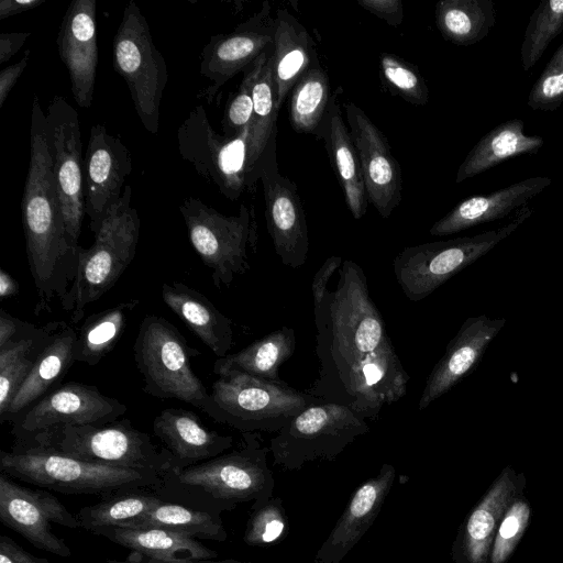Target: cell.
<instances>
[{"label":"cell","mask_w":563,"mask_h":563,"mask_svg":"<svg viewBox=\"0 0 563 563\" xmlns=\"http://www.w3.org/2000/svg\"><path fill=\"white\" fill-rule=\"evenodd\" d=\"M313 319L319 368L307 394L321 404L345 406L365 420L377 419L384 407L407 394L410 376L357 263L343 261L335 287L313 306Z\"/></svg>","instance_id":"cell-1"},{"label":"cell","mask_w":563,"mask_h":563,"mask_svg":"<svg viewBox=\"0 0 563 563\" xmlns=\"http://www.w3.org/2000/svg\"><path fill=\"white\" fill-rule=\"evenodd\" d=\"M22 223L26 256L38 296L36 311L62 301L74 282L81 246L69 243L45 132V113L33 97L30 163L24 183Z\"/></svg>","instance_id":"cell-2"},{"label":"cell","mask_w":563,"mask_h":563,"mask_svg":"<svg viewBox=\"0 0 563 563\" xmlns=\"http://www.w3.org/2000/svg\"><path fill=\"white\" fill-rule=\"evenodd\" d=\"M13 452L49 451L91 463L150 470L161 476L173 468V456L156 445L151 435L137 430L129 419L104 424L65 426L36 435Z\"/></svg>","instance_id":"cell-3"},{"label":"cell","mask_w":563,"mask_h":563,"mask_svg":"<svg viewBox=\"0 0 563 563\" xmlns=\"http://www.w3.org/2000/svg\"><path fill=\"white\" fill-rule=\"evenodd\" d=\"M131 201L132 187L126 185L121 198L108 209L92 245L79 251L74 282L60 301L74 323L84 318L88 305L114 286L134 258L141 219Z\"/></svg>","instance_id":"cell-4"},{"label":"cell","mask_w":563,"mask_h":563,"mask_svg":"<svg viewBox=\"0 0 563 563\" xmlns=\"http://www.w3.org/2000/svg\"><path fill=\"white\" fill-rule=\"evenodd\" d=\"M243 448L180 471L169 470L154 492L165 500L220 514L250 495L263 475L264 452L255 432L242 433Z\"/></svg>","instance_id":"cell-5"},{"label":"cell","mask_w":563,"mask_h":563,"mask_svg":"<svg viewBox=\"0 0 563 563\" xmlns=\"http://www.w3.org/2000/svg\"><path fill=\"white\" fill-rule=\"evenodd\" d=\"M192 351L180 332L165 318H143L133 345L136 366L144 378L143 390L156 398L177 399L221 421L211 393L191 367Z\"/></svg>","instance_id":"cell-6"},{"label":"cell","mask_w":563,"mask_h":563,"mask_svg":"<svg viewBox=\"0 0 563 563\" xmlns=\"http://www.w3.org/2000/svg\"><path fill=\"white\" fill-rule=\"evenodd\" d=\"M0 472L66 495L104 497L133 488L155 490L162 484V476L154 471L91 463L49 451H1Z\"/></svg>","instance_id":"cell-7"},{"label":"cell","mask_w":563,"mask_h":563,"mask_svg":"<svg viewBox=\"0 0 563 563\" xmlns=\"http://www.w3.org/2000/svg\"><path fill=\"white\" fill-rule=\"evenodd\" d=\"M531 213L532 209L523 207L501 228L472 236L405 247L393 262V271L399 287L413 302L427 298L509 236Z\"/></svg>","instance_id":"cell-8"},{"label":"cell","mask_w":563,"mask_h":563,"mask_svg":"<svg viewBox=\"0 0 563 563\" xmlns=\"http://www.w3.org/2000/svg\"><path fill=\"white\" fill-rule=\"evenodd\" d=\"M189 241L211 271L218 289L250 269L249 249L255 251L257 227L253 209L241 203L239 213L224 216L203 201L187 197L179 206Z\"/></svg>","instance_id":"cell-9"},{"label":"cell","mask_w":563,"mask_h":563,"mask_svg":"<svg viewBox=\"0 0 563 563\" xmlns=\"http://www.w3.org/2000/svg\"><path fill=\"white\" fill-rule=\"evenodd\" d=\"M211 397L220 423L244 432H279L295 417L319 400L290 387L241 372L224 373L214 380Z\"/></svg>","instance_id":"cell-10"},{"label":"cell","mask_w":563,"mask_h":563,"mask_svg":"<svg viewBox=\"0 0 563 563\" xmlns=\"http://www.w3.org/2000/svg\"><path fill=\"white\" fill-rule=\"evenodd\" d=\"M114 70L125 80L144 129L157 134L161 101L168 81L167 64L135 1L125 5L112 46Z\"/></svg>","instance_id":"cell-11"},{"label":"cell","mask_w":563,"mask_h":563,"mask_svg":"<svg viewBox=\"0 0 563 563\" xmlns=\"http://www.w3.org/2000/svg\"><path fill=\"white\" fill-rule=\"evenodd\" d=\"M250 131L251 125L235 136L220 134L212 128L206 109L196 106L177 130L178 152L200 177L235 201L251 191L246 169Z\"/></svg>","instance_id":"cell-12"},{"label":"cell","mask_w":563,"mask_h":563,"mask_svg":"<svg viewBox=\"0 0 563 563\" xmlns=\"http://www.w3.org/2000/svg\"><path fill=\"white\" fill-rule=\"evenodd\" d=\"M45 132L54 176L73 247H79L85 210L84 159L80 120L62 96H55L45 113Z\"/></svg>","instance_id":"cell-13"},{"label":"cell","mask_w":563,"mask_h":563,"mask_svg":"<svg viewBox=\"0 0 563 563\" xmlns=\"http://www.w3.org/2000/svg\"><path fill=\"white\" fill-rule=\"evenodd\" d=\"M126 406L97 386L70 382L44 396L13 421V445L65 426L104 424L118 420Z\"/></svg>","instance_id":"cell-14"},{"label":"cell","mask_w":563,"mask_h":563,"mask_svg":"<svg viewBox=\"0 0 563 563\" xmlns=\"http://www.w3.org/2000/svg\"><path fill=\"white\" fill-rule=\"evenodd\" d=\"M274 16L266 0L260 10L238 24L231 32L211 36L203 46L200 74L211 84L201 92L211 103L229 80L245 71L260 56L273 49Z\"/></svg>","instance_id":"cell-15"},{"label":"cell","mask_w":563,"mask_h":563,"mask_svg":"<svg viewBox=\"0 0 563 563\" xmlns=\"http://www.w3.org/2000/svg\"><path fill=\"white\" fill-rule=\"evenodd\" d=\"M365 419L345 406L314 404L284 427L272 440L283 460L332 454L368 431Z\"/></svg>","instance_id":"cell-16"},{"label":"cell","mask_w":563,"mask_h":563,"mask_svg":"<svg viewBox=\"0 0 563 563\" xmlns=\"http://www.w3.org/2000/svg\"><path fill=\"white\" fill-rule=\"evenodd\" d=\"M267 231L283 265L299 268L309 251L305 209L297 186L279 173L277 153L266 159L260 172Z\"/></svg>","instance_id":"cell-17"},{"label":"cell","mask_w":563,"mask_h":563,"mask_svg":"<svg viewBox=\"0 0 563 563\" xmlns=\"http://www.w3.org/2000/svg\"><path fill=\"white\" fill-rule=\"evenodd\" d=\"M347 125L356 148L365 189L378 214L387 219L399 206L402 174L384 133L355 103L344 104Z\"/></svg>","instance_id":"cell-18"},{"label":"cell","mask_w":563,"mask_h":563,"mask_svg":"<svg viewBox=\"0 0 563 563\" xmlns=\"http://www.w3.org/2000/svg\"><path fill=\"white\" fill-rule=\"evenodd\" d=\"M132 170V155L123 141L103 124H93L84 159L85 210L93 234L108 209L121 198Z\"/></svg>","instance_id":"cell-19"},{"label":"cell","mask_w":563,"mask_h":563,"mask_svg":"<svg viewBox=\"0 0 563 563\" xmlns=\"http://www.w3.org/2000/svg\"><path fill=\"white\" fill-rule=\"evenodd\" d=\"M58 55L66 66L76 103H92L98 68L97 1L74 0L67 8L57 34Z\"/></svg>","instance_id":"cell-20"},{"label":"cell","mask_w":563,"mask_h":563,"mask_svg":"<svg viewBox=\"0 0 563 563\" xmlns=\"http://www.w3.org/2000/svg\"><path fill=\"white\" fill-rule=\"evenodd\" d=\"M505 323V318L492 319L486 314L467 318L429 374L418 409L423 410L429 407L468 375Z\"/></svg>","instance_id":"cell-21"},{"label":"cell","mask_w":563,"mask_h":563,"mask_svg":"<svg viewBox=\"0 0 563 563\" xmlns=\"http://www.w3.org/2000/svg\"><path fill=\"white\" fill-rule=\"evenodd\" d=\"M153 432L173 456L174 471H180L221 455L233 438L203 426L199 417L183 408H166L153 421Z\"/></svg>","instance_id":"cell-22"},{"label":"cell","mask_w":563,"mask_h":563,"mask_svg":"<svg viewBox=\"0 0 563 563\" xmlns=\"http://www.w3.org/2000/svg\"><path fill=\"white\" fill-rule=\"evenodd\" d=\"M552 179L536 176L486 195L462 200L429 230L434 236L454 234L466 229L505 218L528 203L550 186Z\"/></svg>","instance_id":"cell-23"},{"label":"cell","mask_w":563,"mask_h":563,"mask_svg":"<svg viewBox=\"0 0 563 563\" xmlns=\"http://www.w3.org/2000/svg\"><path fill=\"white\" fill-rule=\"evenodd\" d=\"M339 91L340 89H336L332 95L316 137L323 141L346 206L353 218L360 220L367 211L368 198L358 155L338 102Z\"/></svg>","instance_id":"cell-24"},{"label":"cell","mask_w":563,"mask_h":563,"mask_svg":"<svg viewBox=\"0 0 563 563\" xmlns=\"http://www.w3.org/2000/svg\"><path fill=\"white\" fill-rule=\"evenodd\" d=\"M318 60L316 42L305 25L287 9H277L271 64L278 110L296 82Z\"/></svg>","instance_id":"cell-25"},{"label":"cell","mask_w":563,"mask_h":563,"mask_svg":"<svg viewBox=\"0 0 563 563\" xmlns=\"http://www.w3.org/2000/svg\"><path fill=\"white\" fill-rule=\"evenodd\" d=\"M0 520L22 536L33 547L62 558H69L71 550L65 540L53 531L46 512L35 498L33 489L15 483L0 472Z\"/></svg>","instance_id":"cell-26"},{"label":"cell","mask_w":563,"mask_h":563,"mask_svg":"<svg viewBox=\"0 0 563 563\" xmlns=\"http://www.w3.org/2000/svg\"><path fill=\"white\" fill-rule=\"evenodd\" d=\"M77 332L67 323L55 321L54 330L40 352L32 371L18 390L5 421H14L26 409L49 394L76 362Z\"/></svg>","instance_id":"cell-27"},{"label":"cell","mask_w":563,"mask_h":563,"mask_svg":"<svg viewBox=\"0 0 563 563\" xmlns=\"http://www.w3.org/2000/svg\"><path fill=\"white\" fill-rule=\"evenodd\" d=\"M165 305L218 357H224L233 345V322L198 290L179 282L164 283Z\"/></svg>","instance_id":"cell-28"},{"label":"cell","mask_w":563,"mask_h":563,"mask_svg":"<svg viewBox=\"0 0 563 563\" xmlns=\"http://www.w3.org/2000/svg\"><path fill=\"white\" fill-rule=\"evenodd\" d=\"M523 485V475L507 466L470 515L465 531L470 563H486L500 520Z\"/></svg>","instance_id":"cell-29"},{"label":"cell","mask_w":563,"mask_h":563,"mask_svg":"<svg viewBox=\"0 0 563 563\" xmlns=\"http://www.w3.org/2000/svg\"><path fill=\"white\" fill-rule=\"evenodd\" d=\"M92 533L159 561L212 560L217 556L216 551L196 539L162 528L107 527Z\"/></svg>","instance_id":"cell-30"},{"label":"cell","mask_w":563,"mask_h":563,"mask_svg":"<svg viewBox=\"0 0 563 563\" xmlns=\"http://www.w3.org/2000/svg\"><path fill=\"white\" fill-rule=\"evenodd\" d=\"M523 128L522 120L511 119L486 133L460 165L455 183L475 177L511 157L537 153L544 144L543 137L526 135Z\"/></svg>","instance_id":"cell-31"},{"label":"cell","mask_w":563,"mask_h":563,"mask_svg":"<svg viewBox=\"0 0 563 563\" xmlns=\"http://www.w3.org/2000/svg\"><path fill=\"white\" fill-rule=\"evenodd\" d=\"M271 54L253 88V117L246 167L251 190L255 188L260 180L263 163L277 153V118L279 110L273 81Z\"/></svg>","instance_id":"cell-32"},{"label":"cell","mask_w":563,"mask_h":563,"mask_svg":"<svg viewBox=\"0 0 563 563\" xmlns=\"http://www.w3.org/2000/svg\"><path fill=\"white\" fill-rule=\"evenodd\" d=\"M295 350V329L283 327L236 353L217 358L213 372L220 376L235 371L267 380L280 382L279 367L290 358Z\"/></svg>","instance_id":"cell-33"},{"label":"cell","mask_w":563,"mask_h":563,"mask_svg":"<svg viewBox=\"0 0 563 563\" xmlns=\"http://www.w3.org/2000/svg\"><path fill=\"white\" fill-rule=\"evenodd\" d=\"M434 14L442 37L460 46H470L485 38L496 20L492 0H440Z\"/></svg>","instance_id":"cell-34"},{"label":"cell","mask_w":563,"mask_h":563,"mask_svg":"<svg viewBox=\"0 0 563 563\" xmlns=\"http://www.w3.org/2000/svg\"><path fill=\"white\" fill-rule=\"evenodd\" d=\"M162 498L150 488L119 490L79 509L80 528L93 532L107 527L129 528L154 509Z\"/></svg>","instance_id":"cell-35"},{"label":"cell","mask_w":563,"mask_h":563,"mask_svg":"<svg viewBox=\"0 0 563 563\" xmlns=\"http://www.w3.org/2000/svg\"><path fill=\"white\" fill-rule=\"evenodd\" d=\"M139 303L130 299L89 316L77 333L76 362L97 365L115 346Z\"/></svg>","instance_id":"cell-36"},{"label":"cell","mask_w":563,"mask_h":563,"mask_svg":"<svg viewBox=\"0 0 563 563\" xmlns=\"http://www.w3.org/2000/svg\"><path fill=\"white\" fill-rule=\"evenodd\" d=\"M55 322L40 328L37 333L0 347V422L3 423L9 408L34 363L47 343Z\"/></svg>","instance_id":"cell-37"},{"label":"cell","mask_w":563,"mask_h":563,"mask_svg":"<svg viewBox=\"0 0 563 563\" xmlns=\"http://www.w3.org/2000/svg\"><path fill=\"white\" fill-rule=\"evenodd\" d=\"M162 528L191 539L223 541L225 531L220 514L162 499L159 504L129 528Z\"/></svg>","instance_id":"cell-38"},{"label":"cell","mask_w":563,"mask_h":563,"mask_svg":"<svg viewBox=\"0 0 563 563\" xmlns=\"http://www.w3.org/2000/svg\"><path fill=\"white\" fill-rule=\"evenodd\" d=\"M325 70L316 62L290 91L289 121L297 133L317 135L331 100Z\"/></svg>","instance_id":"cell-39"},{"label":"cell","mask_w":563,"mask_h":563,"mask_svg":"<svg viewBox=\"0 0 563 563\" xmlns=\"http://www.w3.org/2000/svg\"><path fill=\"white\" fill-rule=\"evenodd\" d=\"M562 32L563 0L541 1L530 15L523 34L520 48L523 70H530Z\"/></svg>","instance_id":"cell-40"},{"label":"cell","mask_w":563,"mask_h":563,"mask_svg":"<svg viewBox=\"0 0 563 563\" xmlns=\"http://www.w3.org/2000/svg\"><path fill=\"white\" fill-rule=\"evenodd\" d=\"M382 82L394 93L413 106H424L429 100L428 86L419 69L393 53L379 56Z\"/></svg>","instance_id":"cell-41"},{"label":"cell","mask_w":563,"mask_h":563,"mask_svg":"<svg viewBox=\"0 0 563 563\" xmlns=\"http://www.w3.org/2000/svg\"><path fill=\"white\" fill-rule=\"evenodd\" d=\"M272 49L260 56L244 73L236 92L227 103L222 119V131L227 136H235L251 125L253 117V88L256 78Z\"/></svg>","instance_id":"cell-42"},{"label":"cell","mask_w":563,"mask_h":563,"mask_svg":"<svg viewBox=\"0 0 563 563\" xmlns=\"http://www.w3.org/2000/svg\"><path fill=\"white\" fill-rule=\"evenodd\" d=\"M530 506L515 498L506 509L490 548V563H505L519 543L530 519Z\"/></svg>","instance_id":"cell-43"},{"label":"cell","mask_w":563,"mask_h":563,"mask_svg":"<svg viewBox=\"0 0 563 563\" xmlns=\"http://www.w3.org/2000/svg\"><path fill=\"white\" fill-rule=\"evenodd\" d=\"M563 104V44H561L528 95L532 110L554 111Z\"/></svg>","instance_id":"cell-44"},{"label":"cell","mask_w":563,"mask_h":563,"mask_svg":"<svg viewBox=\"0 0 563 563\" xmlns=\"http://www.w3.org/2000/svg\"><path fill=\"white\" fill-rule=\"evenodd\" d=\"M40 328L34 324L14 318L4 309H0V347L14 341L32 336Z\"/></svg>","instance_id":"cell-45"},{"label":"cell","mask_w":563,"mask_h":563,"mask_svg":"<svg viewBox=\"0 0 563 563\" xmlns=\"http://www.w3.org/2000/svg\"><path fill=\"white\" fill-rule=\"evenodd\" d=\"M357 4L367 12L384 20L389 26L397 27L404 20L401 0H356Z\"/></svg>","instance_id":"cell-46"},{"label":"cell","mask_w":563,"mask_h":563,"mask_svg":"<svg viewBox=\"0 0 563 563\" xmlns=\"http://www.w3.org/2000/svg\"><path fill=\"white\" fill-rule=\"evenodd\" d=\"M343 263L341 256L332 255L328 257L321 267L317 271L311 283V294L313 306L319 303L324 292L329 288L330 280Z\"/></svg>","instance_id":"cell-47"},{"label":"cell","mask_w":563,"mask_h":563,"mask_svg":"<svg viewBox=\"0 0 563 563\" xmlns=\"http://www.w3.org/2000/svg\"><path fill=\"white\" fill-rule=\"evenodd\" d=\"M0 563H49L48 560L35 556L10 537L5 534L0 536Z\"/></svg>","instance_id":"cell-48"},{"label":"cell","mask_w":563,"mask_h":563,"mask_svg":"<svg viewBox=\"0 0 563 563\" xmlns=\"http://www.w3.org/2000/svg\"><path fill=\"white\" fill-rule=\"evenodd\" d=\"M31 57V49H26L19 62L0 71V108L3 107L9 93L25 70Z\"/></svg>","instance_id":"cell-49"},{"label":"cell","mask_w":563,"mask_h":563,"mask_svg":"<svg viewBox=\"0 0 563 563\" xmlns=\"http://www.w3.org/2000/svg\"><path fill=\"white\" fill-rule=\"evenodd\" d=\"M377 497L376 487L373 484L363 485L355 494L350 511L353 517L365 516L374 506Z\"/></svg>","instance_id":"cell-50"},{"label":"cell","mask_w":563,"mask_h":563,"mask_svg":"<svg viewBox=\"0 0 563 563\" xmlns=\"http://www.w3.org/2000/svg\"><path fill=\"white\" fill-rule=\"evenodd\" d=\"M31 34V32L0 33V63H5L13 57Z\"/></svg>","instance_id":"cell-51"},{"label":"cell","mask_w":563,"mask_h":563,"mask_svg":"<svg viewBox=\"0 0 563 563\" xmlns=\"http://www.w3.org/2000/svg\"><path fill=\"white\" fill-rule=\"evenodd\" d=\"M45 0H1L0 20L34 9Z\"/></svg>","instance_id":"cell-52"},{"label":"cell","mask_w":563,"mask_h":563,"mask_svg":"<svg viewBox=\"0 0 563 563\" xmlns=\"http://www.w3.org/2000/svg\"><path fill=\"white\" fill-rule=\"evenodd\" d=\"M103 563H234L229 561H212V560H181V561H159L146 558L139 553H133L126 560H107Z\"/></svg>","instance_id":"cell-53"},{"label":"cell","mask_w":563,"mask_h":563,"mask_svg":"<svg viewBox=\"0 0 563 563\" xmlns=\"http://www.w3.org/2000/svg\"><path fill=\"white\" fill-rule=\"evenodd\" d=\"M19 294V285L3 268L0 269V298L5 299Z\"/></svg>","instance_id":"cell-54"},{"label":"cell","mask_w":563,"mask_h":563,"mask_svg":"<svg viewBox=\"0 0 563 563\" xmlns=\"http://www.w3.org/2000/svg\"><path fill=\"white\" fill-rule=\"evenodd\" d=\"M284 529V523L279 520H272L265 527V531L262 534L264 542H271L278 538Z\"/></svg>","instance_id":"cell-55"}]
</instances>
